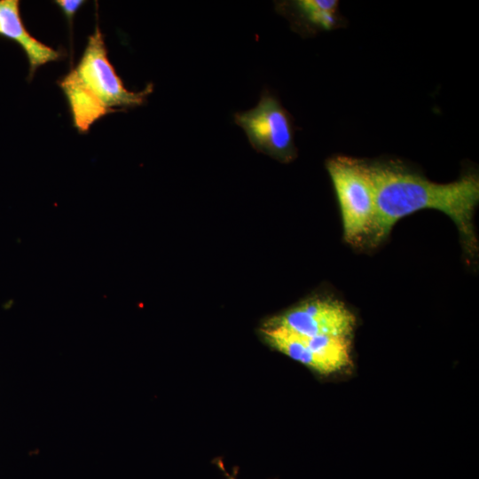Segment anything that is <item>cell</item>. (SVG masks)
Here are the masks:
<instances>
[{
    "instance_id": "6",
    "label": "cell",
    "mask_w": 479,
    "mask_h": 479,
    "mask_svg": "<svg viewBox=\"0 0 479 479\" xmlns=\"http://www.w3.org/2000/svg\"><path fill=\"white\" fill-rule=\"evenodd\" d=\"M276 12L302 37L342 27L344 19L336 0H290L275 3Z\"/></svg>"
},
{
    "instance_id": "5",
    "label": "cell",
    "mask_w": 479,
    "mask_h": 479,
    "mask_svg": "<svg viewBox=\"0 0 479 479\" xmlns=\"http://www.w3.org/2000/svg\"><path fill=\"white\" fill-rule=\"evenodd\" d=\"M356 317L341 301L328 296L310 297L268 318L263 327H282L304 336L348 337Z\"/></svg>"
},
{
    "instance_id": "7",
    "label": "cell",
    "mask_w": 479,
    "mask_h": 479,
    "mask_svg": "<svg viewBox=\"0 0 479 479\" xmlns=\"http://www.w3.org/2000/svg\"><path fill=\"white\" fill-rule=\"evenodd\" d=\"M19 0H0V36L17 43L24 51L29 64V79L36 69L61 58V51L34 37L27 29L20 9Z\"/></svg>"
},
{
    "instance_id": "2",
    "label": "cell",
    "mask_w": 479,
    "mask_h": 479,
    "mask_svg": "<svg viewBox=\"0 0 479 479\" xmlns=\"http://www.w3.org/2000/svg\"><path fill=\"white\" fill-rule=\"evenodd\" d=\"M69 105L75 128L89 131L103 116L139 106L153 90L149 83L143 90H129L107 56L104 36L95 27L76 64L59 82Z\"/></svg>"
},
{
    "instance_id": "4",
    "label": "cell",
    "mask_w": 479,
    "mask_h": 479,
    "mask_svg": "<svg viewBox=\"0 0 479 479\" xmlns=\"http://www.w3.org/2000/svg\"><path fill=\"white\" fill-rule=\"evenodd\" d=\"M234 122L256 151L284 163L296 158L292 115L270 92L264 91L254 108L236 113Z\"/></svg>"
},
{
    "instance_id": "9",
    "label": "cell",
    "mask_w": 479,
    "mask_h": 479,
    "mask_svg": "<svg viewBox=\"0 0 479 479\" xmlns=\"http://www.w3.org/2000/svg\"><path fill=\"white\" fill-rule=\"evenodd\" d=\"M229 479H235L233 476H231Z\"/></svg>"
},
{
    "instance_id": "3",
    "label": "cell",
    "mask_w": 479,
    "mask_h": 479,
    "mask_svg": "<svg viewBox=\"0 0 479 479\" xmlns=\"http://www.w3.org/2000/svg\"><path fill=\"white\" fill-rule=\"evenodd\" d=\"M326 168L340 207L343 238L364 246L375 216V199L366 161L344 155L329 158Z\"/></svg>"
},
{
    "instance_id": "1",
    "label": "cell",
    "mask_w": 479,
    "mask_h": 479,
    "mask_svg": "<svg viewBox=\"0 0 479 479\" xmlns=\"http://www.w3.org/2000/svg\"><path fill=\"white\" fill-rule=\"evenodd\" d=\"M375 199V216L365 246L375 247L404 216L422 209L447 215L457 226L467 257L474 260L478 243L474 215L479 202V177L467 171L453 182L428 180L400 160L366 161Z\"/></svg>"
},
{
    "instance_id": "8",
    "label": "cell",
    "mask_w": 479,
    "mask_h": 479,
    "mask_svg": "<svg viewBox=\"0 0 479 479\" xmlns=\"http://www.w3.org/2000/svg\"><path fill=\"white\" fill-rule=\"evenodd\" d=\"M55 4H57L59 9L62 11L64 15L66 16L69 26L71 27L73 24V20L77 12V11L80 9V7L85 3V1L81 0H56L54 1Z\"/></svg>"
}]
</instances>
